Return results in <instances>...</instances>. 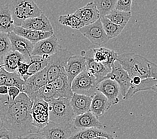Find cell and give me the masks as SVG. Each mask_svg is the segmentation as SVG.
<instances>
[{
  "instance_id": "d590c367",
  "label": "cell",
  "mask_w": 157,
  "mask_h": 139,
  "mask_svg": "<svg viewBox=\"0 0 157 139\" xmlns=\"http://www.w3.org/2000/svg\"><path fill=\"white\" fill-rule=\"evenodd\" d=\"M12 50V44L8 33L0 32V57L3 58Z\"/></svg>"
},
{
  "instance_id": "9a60e30c",
  "label": "cell",
  "mask_w": 157,
  "mask_h": 139,
  "mask_svg": "<svg viewBox=\"0 0 157 139\" xmlns=\"http://www.w3.org/2000/svg\"><path fill=\"white\" fill-rule=\"evenodd\" d=\"M86 69V58L83 51L79 55L71 56L66 66V72L70 83L72 84L74 78Z\"/></svg>"
},
{
  "instance_id": "cb8c5ba5",
  "label": "cell",
  "mask_w": 157,
  "mask_h": 139,
  "mask_svg": "<svg viewBox=\"0 0 157 139\" xmlns=\"http://www.w3.org/2000/svg\"><path fill=\"white\" fill-rule=\"evenodd\" d=\"M52 83L59 97H64L71 99L74 92L72 90V84L68 80L66 71L52 82Z\"/></svg>"
},
{
  "instance_id": "30bf717a",
  "label": "cell",
  "mask_w": 157,
  "mask_h": 139,
  "mask_svg": "<svg viewBox=\"0 0 157 139\" xmlns=\"http://www.w3.org/2000/svg\"><path fill=\"white\" fill-rule=\"evenodd\" d=\"M106 78L112 79L117 82L121 89V95L122 98L124 97L131 86L132 78L118 60L114 62L111 72L108 74L105 79Z\"/></svg>"
},
{
  "instance_id": "9c48e42d",
  "label": "cell",
  "mask_w": 157,
  "mask_h": 139,
  "mask_svg": "<svg viewBox=\"0 0 157 139\" xmlns=\"http://www.w3.org/2000/svg\"><path fill=\"white\" fill-rule=\"evenodd\" d=\"M31 114L33 124L38 133L50 121L49 104L43 99L36 98L33 100Z\"/></svg>"
},
{
  "instance_id": "f1b7e54d",
  "label": "cell",
  "mask_w": 157,
  "mask_h": 139,
  "mask_svg": "<svg viewBox=\"0 0 157 139\" xmlns=\"http://www.w3.org/2000/svg\"><path fill=\"white\" fill-rule=\"evenodd\" d=\"M3 68L6 70L8 72H15L17 71L19 64L25 61V58L19 52L12 50L3 58Z\"/></svg>"
},
{
  "instance_id": "4fadbf2b",
  "label": "cell",
  "mask_w": 157,
  "mask_h": 139,
  "mask_svg": "<svg viewBox=\"0 0 157 139\" xmlns=\"http://www.w3.org/2000/svg\"><path fill=\"white\" fill-rule=\"evenodd\" d=\"M60 49L56 36L54 33L49 37L39 41L34 44L32 55L51 56Z\"/></svg>"
},
{
  "instance_id": "8d00e7d4",
  "label": "cell",
  "mask_w": 157,
  "mask_h": 139,
  "mask_svg": "<svg viewBox=\"0 0 157 139\" xmlns=\"http://www.w3.org/2000/svg\"><path fill=\"white\" fill-rule=\"evenodd\" d=\"M133 0H117L116 8L118 10L131 12Z\"/></svg>"
},
{
  "instance_id": "ab89813d",
  "label": "cell",
  "mask_w": 157,
  "mask_h": 139,
  "mask_svg": "<svg viewBox=\"0 0 157 139\" xmlns=\"http://www.w3.org/2000/svg\"><path fill=\"white\" fill-rule=\"evenodd\" d=\"M2 138H13L12 134L4 126L0 129V139Z\"/></svg>"
},
{
  "instance_id": "ffe728a7",
  "label": "cell",
  "mask_w": 157,
  "mask_h": 139,
  "mask_svg": "<svg viewBox=\"0 0 157 139\" xmlns=\"http://www.w3.org/2000/svg\"><path fill=\"white\" fill-rule=\"evenodd\" d=\"M112 106L113 105L106 96L98 91L92 97L90 111L99 118L105 114Z\"/></svg>"
},
{
  "instance_id": "74e56055",
  "label": "cell",
  "mask_w": 157,
  "mask_h": 139,
  "mask_svg": "<svg viewBox=\"0 0 157 139\" xmlns=\"http://www.w3.org/2000/svg\"><path fill=\"white\" fill-rule=\"evenodd\" d=\"M28 70H29L28 62L25 61H22L19 64V65H18L16 72L20 75L24 80H27V78H28Z\"/></svg>"
},
{
  "instance_id": "603a6c76",
  "label": "cell",
  "mask_w": 157,
  "mask_h": 139,
  "mask_svg": "<svg viewBox=\"0 0 157 139\" xmlns=\"http://www.w3.org/2000/svg\"><path fill=\"white\" fill-rule=\"evenodd\" d=\"M92 97L80 94L74 93L70 99L74 114L80 115L90 110Z\"/></svg>"
},
{
  "instance_id": "4316f807",
  "label": "cell",
  "mask_w": 157,
  "mask_h": 139,
  "mask_svg": "<svg viewBox=\"0 0 157 139\" xmlns=\"http://www.w3.org/2000/svg\"><path fill=\"white\" fill-rule=\"evenodd\" d=\"M16 27L9 5L0 6V32L8 33L13 32Z\"/></svg>"
},
{
  "instance_id": "60d3db41",
  "label": "cell",
  "mask_w": 157,
  "mask_h": 139,
  "mask_svg": "<svg viewBox=\"0 0 157 139\" xmlns=\"http://www.w3.org/2000/svg\"><path fill=\"white\" fill-rule=\"evenodd\" d=\"M9 73L10 72L6 70L4 68H2L1 70H0V86L4 85L6 84Z\"/></svg>"
},
{
  "instance_id": "4dcf8cb0",
  "label": "cell",
  "mask_w": 157,
  "mask_h": 139,
  "mask_svg": "<svg viewBox=\"0 0 157 139\" xmlns=\"http://www.w3.org/2000/svg\"><path fill=\"white\" fill-rule=\"evenodd\" d=\"M131 12H125V11L114 9L105 17L109 19L113 23L119 25L124 26L125 28L127 24L128 23L130 19L131 18Z\"/></svg>"
},
{
  "instance_id": "ba28073f",
  "label": "cell",
  "mask_w": 157,
  "mask_h": 139,
  "mask_svg": "<svg viewBox=\"0 0 157 139\" xmlns=\"http://www.w3.org/2000/svg\"><path fill=\"white\" fill-rule=\"evenodd\" d=\"M79 31L90 42L96 46H102L110 40L104 31L100 18L94 23L84 26Z\"/></svg>"
},
{
  "instance_id": "8fae6325",
  "label": "cell",
  "mask_w": 157,
  "mask_h": 139,
  "mask_svg": "<svg viewBox=\"0 0 157 139\" xmlns=\"http://www.w3.org/2000/svg\"><path fill=\"white\" fill-rule=\"evenodd\" d=\"M83 52L86 58V70L96 77V80L99 84L101 81L106 78L108 74L111 72L112 68L93 58L92 48L87 51H83Z\"/></svg>"
},
{
  "instance_id": "2e32d148",
  "label": "cell",
  "mask_w": 157,
  "mask_h": 139,
  "mask_svg": "<svg viewBox=\"0 0 157 139\" xmlns=\"http://www.w3.org/2000/svg\"><path fill=\"white\" fill-rule=\"evenodd\" d=\"M98 91L106 96L112 105L119 103V96L121 94L120 86L117 82L110 78L104 79L98 85Z\"/></svg>"
},
{
  "instance_id": "7a4b0ae2",
  "label": "cell",
  "mask_w": 157,
  "mask_h": 139,
  "mask_svg": "<svg viewBox=\"0 0 157 139\" xmlns=\"http://www.w3.org/2000/svg\"><path fill=\"white\" fill-rule=\"evenodd\" d=\"M117 60L128 73L130 78L135 76L141 79L157 78V64L135 53L118 55Z\"/></svg>"
},
{
  "instance_id": "e0dca14e",
  "label": "cell",
  "mask_w": 157,
  "mask_h": 139,
  "mask_svg": "<svg viewBox=\"0 0 157 139\" xmlns=\"http://www.w3.org/2000/svg\"><path fill=\"white\" fill-rule=\"evenodd\" d=\"M73 125L74 129L78 130L92 127L98 128L101 129H104V125L102 122L91 111L76 116L74 120Z\"/></svg>"
},
{
  "instance_id": "7c38bea8",
  "label": "cell",
  "mask_w": 157,
  "mask_h": 139,
  "mask_svg": "<svg viewBox=\"0 0 157 139\" xmlns=\"http://www.w3.org/2000/svg\"><path fill=\"white\" fill-rule=\"evenodd\" d=\"M47 69L45 68L42 70L33 74L25 80L24 92L27 94L32 100L39 90L48 83Z\"/></svg>"
},
{
  "instance_id": "d6a6232c",
  "label": "cell",
  "mask_w": 157,
  "mask_h": 139,
  "mask_svg": "<svg viewBox=\"0 0 157 139\" xmlns=\"http://www.w3.org/2000/svg\"><path fill=\"white\" fill-rule=\"evenodd\" d=\"M100 19L104 31H105L107 36L110 40L118 37L124 28V26L119 25L113 23L106 17H100Z\"/></svg>"
},
{
  "instance_id": "5b68a950",
  "label": "cell",
  "mask_w": 157,
  "mask_h": 139,
  "mask_svg": "<svg viewBox=\"0 0 157 139\" xmlns=\"http://www.w3.org/2000/svg\"><path fill=\"white\" fill-rule=\"evenodd\" d=\"M98 85L96 77L85 70L74 78L72 90L74 93L93 97L98 92Z\"/></svg>"
},
{
  "instance_id": "ac0fdd59",
  "label": "cell",
  "mask_w": 157,
  "mask_h": 139,
  "mask_svg": "<svg viewBox=\"0 0 157 139\" xmlns=\"http://www.w3.org/2000/svg\"><path fill=\"white\" fill-rule=\"evenodd\" d=\"M21 27L33 30L50 32L54 31L51 22L44 13L38 16L28 18L21 24Z\"/></svg>"
},
{
  "instance_id": "836d02e7",
  "label": "cell",
  "mask_w": 157,
  "mask_h": 139,
  "mask_svg": "<svg viewBox=\"0 0 157 139\" xmlns=\"http://www.w3.org/2000/svg\"><path fill=\"white\" fill-rule=\"evenodd\" d=\"M94 3L102 17L106 16L116 8L117 0H94Z\"/></svg>"
},
{
  "instance_id": "1f68e13d",
  "label": "cell",
  "mask_w": 157,
  "mask_h": 139,
  "mask_svg": "<svg viewBox=\"0 0 157 139\" xmlns=\"http://www.w3.org/2000/svg\"><path fill=\"white\" fill-rule=\"evenodd\" d=\"M59 96L54 87L52 82H48L42 88H41L36 95L33 96L32 100H35L36 98L43 99L46 102H49L52 100L58 98Z\"/></svg>"
},
{
  "instance_id": "f546056e",
  "label": "cell",
  "mask_w": 157,
  "mask_h": 139,
  "mask_svg": "<svg viewBox=\"0 0 157 139\" xmlns=\"http://www.w3.org/2000/svg\"><path fill=\"white\" fill-rule=\"evenodd\" d=\"M58 21L63 25L78 30L85 26L84 22L74 13L61 15L58 17Z\"/></svg>"
},
{
  "instance_id": "d4e9b609",
  "label": "cell",
  "mask_w": 157,
  "mask_h": 139,
  "mask_svg": "<svg viewBox=\"0 0 157 139\" xmlns=\"http://www.w3.org/2000/svg\"><path fill=\"white\" fill-rule=\"evenodd\" d=\"M152 91L157 93V78H148L142 79L140 83L137 85H131L123 100H128L136 93L142 91Z\"/></svg>"
},
{
  "instance_id": "277c9868",
  "label": "cell",
  "mask_w": 157,
  "mask_h": 139,
  "mask_svg": "<svg viewBox=\"0 0 157 139\" xmlns=\"http://www.w3.org/2000/svg\"><path fill=\"white\" fill-rule=\"evenodd\" d=\"M8 5L16 26H21L27 19L43 14L34 0H11Z\"/></svg>"
},
{
  "instance_id": "e575fe53",
  "label": "cell",
  "mask_w": 157,
  "mask_h": 139,
  "mask_svg": "<svg viewBox=\"0 0 157 139\" xmlns=\"http://www.w3.org/2000/svg\"><path fill=\"white\" fill-rule=\"evenodd\" d=\"M25 80H24L20 75L17 72H10L8 76H7V80L5 85L7 86H14L19 88L21 92H24Z\"/></svg>"
},
{
  "instance_id": "3957f363",
  "label": "cell",
  "mask_w": 157,
  "mask_h": 139,
  "mask_svg": "<svg viewBox=\"0 0 157 139\" xmlns=\"http://www.w3.org/2000/svg\"><path fill=\"white\" fill-rule=\"evenodd\" d=\"M49 104L50 121L63 125H74V114L70 103V99L64 97H58L52 100Z\"/></svg>"
},
{
  "instance_id": "8992f818",
  "label": "cell",
  "mask_w": 157,
  "mask_h": 139,
  "mask_svg": "<svg viewBox=\"0 0 157 139\" xmlns=\"http://www.w3.org/2000/svg\"><path fill=\"white\" fill-rule=\"evenodd\" d=\"M72 55V52L69 50L60 48L56 53L50 56L49 63L46 67L48 82H53L56 78L66 71L67 62Z\"/></svg>"
},
{
  "instance_id": "52a82bcc",
  "label": "cell",
  "mask_w": 157,
  "mask_h": 139,
  "mask_svg": "<svg viewBox=\"0 0 157 139\" xmlns=\"http://www.w3.org/2000/svg\"><path fill=\"white\" fill-rule=\"evenodd\" d=\"M74 125H63L50 121L43 129L38 131L39 138L66 139L73 134Z\"/></svg>"
},
{
  "instance_id": "7402d4cb",
  "label": "cell",
  "mask_w": 157,
  "mask_h": 139,
  "mask_svg": "<svg viewBox=\"0 0 157 139\" xmlns=\"http://www.w3.org/2000/svg\"><path fill=\"white\" fill-rule=\"evenodd\" d=\"M70 138L75 139H113L114 137L109 133L106 132L98 128H88V129L79 130L73 133Z\"/></svg>"
},
{
  "instance_id": "83f0119b",
  "label": "cell",
  "mask_w": 157,
  "mask_h": 139,
  "mask_svg": "<svg viewBox=\"0 0 157 139\" xmlns=\"http://www.w3.org/2000/svg\"><path fill=\"white\" fill-rule=\"evenodd\" d=\"M50 60V56H34L32 55L26 60L25 62L29 64V70L28 76L29 77L33 74L42 70L48 65Z\"/></svg>"
},
{
  "instance_id": "44dd1931",
  "label": "cell",
  "mask_w": 157,
  "mask_h": 139,
  "mask_svg": "<svg viewBox=\"0 0 157 139\" xmlns=\"http://www.w3.org/2000/svg\"><path fill=\"white\" fill-rule=\"evenodd\" d=\"M92 57L95 60L104 64L110 68H112L114 62L117 60L118 55L114 50L104 47L92 48Z\"/></svg>"
},
{
  "instance_id": "f35d334b",
  "label": "cell",
  "mask_w": 157,
  "mask_h": 139,
  "mask_svg": "<svg viewBox=\"0 0 157 139\" xmlns=\"http://www.w3.org/2000/svg\"><path fill=\"white\" fill-rule=\"evenodd\" d=\"M22 92L16 86H8V96L11 100H14L16 99V98L20 95V94Z\"/></svg>"
},
{
  "instance_id": "6da1fadb",
  "label": "cell",
  "mask_w": 157,
  "mask_h": 139,
  "mask_svg": "<svg viewBox=\"0 0 157 139\" xmlns=\"http://www.w3.org/2000/svg\"><path fill=\"white\" fill-rule=\"evenodd\" d=\"M32 105L33 101L23 92L14 100L7 96L0 97V116L3 126L12 134L13 138H26L29 134L38 133L33 124Z\"/></svg>"
},
{
  "instance_id": "5bb4252c",
  "label": "cell",
  "mask_w": 157,
  "mask_h": 139,
  "mask_svg": "<svg viewBox=\"0 0 157 139\" xmlns=\"http://www.w3.org/2000/svg\"><path fill=\"white\" fill-rule=\"evenodd\" d=\"M8 36L12 44V50L17 51L21 53L24 56L25 61L30 57L34 44L25 37L16 34L13 31L8 33Z\"/></svg>"
},
{
  "instance_id": "7bdbcfd3",
  "label": "cell",
  "mask_w": 157,
  "mask_h": 139,
  "mask_svg": "<svg viewBox=\"0 0 157 139\" xmlns=\"http://www.w3.org/2000/svg\"><path fill=\"white\" fill-rule=\"evenodd\" d=\"M3 126V122H2V118H1V116H0V129L1 128H2Z\"/></svg>"
},
{
  "instance_id": "484cf974",
  "label": "cell",
  "mask_w": 157,
  "mask_h": 139,
  "mask_svg": "<svg viewBox=\"0 0 157 139\" xmlns=\"http://www.w3.org/2000/svg\"><path fill=\"white\" fill-rule=\"evenodd\" d=\"M13 32L16 33V34L28 39L34 44L39 42V41L44 40L45 38H47V37H49L50 36L54 34V31H37L33 30V29L25 28L21 27V26H16L13 29Z\"/></svg>"
},
{
  "instance_id": "b9f144b4",
  "label": "cell",
  "mask_w": 157,
  "mask_h": 139,
  "mask_svg": "<svg viewBox=\"0 0 157 139\" xmlns=\"http://www.w3.org/2000/svg\"><path fill=\"white\" fill-rule=\"evenodd\" d=\"M0 95L1 96L8 95V86L5 84L0 86Z\"/></svg>"
},
{
  "instance_id": "d6986e66",
  "label": "cell",
  "mask_w": 157,
  "mask_h": 139,
  "mask_svg": "<svg viewBox=\"0 0 157 139\" xmlns=\"http://www.w3.org/2000/svg\"><path fill=\"white\" fill-rule=\"evenodd\" d=\"M74 14L79 17L85 25L94 23L101 17L99 11L94 2H90L86 5L78 9Z\"/></svg>"
}]
</instances>
